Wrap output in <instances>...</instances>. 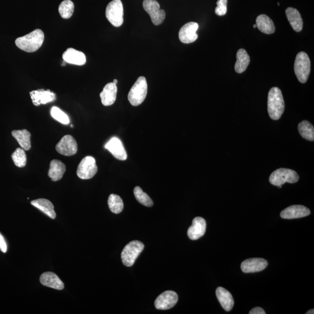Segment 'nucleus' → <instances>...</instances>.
<instances>
[{
	"mask_svg": "<svg viewBox=\"0 0 314 314\" xmlns=\"http://www.w3.org/2000/svg\"><path fill=\"white\" fill-rule=\"evenodd\" d=\"M31 97L34 106L51 103L56 99V95L50 90L40 89L30 92Z\"/></svg>",
	"mask_w": 314,
	"mask_h": 314,
	"instance_id": "16",
	"label": "nucleus"
},
{
	"mask_svg": "<svg viewBox=\"0 0 314 314\" xmlns=\"http://www.w3.org/2000/svg\"><path fill=\"white\" fill-rule=\"evenodd\" d=\"M113 83H114V84H116H116L118 83V80H117V79H114V80H113Z\"/></svg>",
	"mask_w": 314,
	"mask_h": 314,
	"instance_id": "38",
	"label": "nucleus"
},
{
	"mask_svg": "<svg viewBox=\"0 0 314 314\" xmlns=\"http://www.w3.org/2000/svg\"><path fill=\"white\" fill-rule=\"evenodd\" d=\"M298 180L299 176L296 171L286 168H279L273 171L269 179V182L276 186L283 185L285 183H295Z\"/></svg>",
	"mask_w": 314,
	"mask_h": 314,
	"instance_id": "6",
	"label": "nucleus"
},
{
	"mask_svg": "<svg viewBox=\"0 0 314 314\" xmlns=\"http://www.w3.org/2000/svg\"><path fill=\"white\" fill-rule=\"evenodd\" d=\"M0 250L2 252L5 253L7 251V244L6 243L5 238L0 233Z\"/></svg>",
	"mask_w": 314,
	"mask_h": 314,
	"instance_id": "35",
	"label": "nucleus"
},
{
	"mask_svg": "<svg viewBox=\"0 0 314 314\" xmlns=\"http://www.w3.org/2000/svg\"><path fill=\"white\" fill-rule=\"evenodd\" d=\"M307 314H314V310H310L308 311V312L306 313Z\"/></svg>",
	"mask_w": 314,
	"mask_h": 314,
	"instance_id": "37",
	"label": "nucleus"
},
{
	"mask_svg": "<svg viewBox=\"0 0 314 314\" xmlns=\"http://www.w3.org/2000/svg\"><path fill=\"white\" fill-rule=\"evenodd\" d=\"M74 4L71 0H65L61 3L58 11L63 19H69L72 16L74 11Z\"/></svg>",
	"mask_w": 314,
	"mask_h": 314,
	"instance_id": "30",
	"label": "nucleus"
},
{
	"mask_svg": "<svg viewBox=\"0 0 314 314\" xmlns=\"http://www.w3.org/2000/svg\"><path fill=\"white\" fill-rule=\"evenodd\" d=\"M286 15L293 30L297 32L301 31L303 28V20L299 11L296 8L289 7L286 9Z\"/></svg>",
	"mask_w": 314,
	"mask_h": 314,
	"instance_id": "21",
	"label": "nucleus"
},
{
	"mask_svg": "<svg viewBox=\"0 0 314 314\" xmlns=\"http://www.w3.org/2000/svg\"><path fill=\"white\" fill-rule=\"evenodd\" d=\"M66 63H67L65 62V61H63V63L61 64V65H62V66H65Z\"/></svg>",
	"mask_w": 314,
	"mask_h": 314,
	"instance_id": "39",
	"label": "nucleus"
},
{
	"mask_svg": "<svg viewBox=\"0 0 314 314\" xmlns=\"http://www.w3.org/2000/svg\"><path fill=\"white\" fill-rule=\"evenodd\" d=\"M228 0H218L217 7L215 8V14L218 16H223L227 13Z\"/></svg>",
	"mask_w": 314,
	"mask_h": 314,
	"instance_id": "34",
	"label": "nucleus"
},
{
	"mask_svg": "<svg viewBox=\"0 0 314 314\" xmlns=\"http://www.w3.org/2000/svg\"><path fill=\"white\" fill-rule=\"evenodd\" d=\"M311 213L309 209L301 205H294L284 209L281 213L283 219L292 220L308 216Z\"/></svg>",
	"mask_w": 314,
	"mask_h": 314,
	"instance_id": "15",
	"label": "nucleus"
},
{
	"mask_svg": "<svg viewBox=\"0 0 314 314\" xmlns=\"http://www.w3.org/2000/svg\"><path fill=\"white\" fill-rule=\"evenodd\" d=\"M216 295L221 306L226 311H231L234 305V299L231 293L223 287H218L216 290Z\"/></svg>",
	"mask_w": 314,
	"mask_h": 314,
	"instance_id": "22",
	"label": "nucleus"
},
{
	"mask_svg": "<svg viewBox=\"0 0 314 314\" xmlns=\"http://www.w3.org/2000/svg\"><path fill=\"white\" fill-rule=\"evenodd\" d=\"M12 135L16 140L22 149L28 151L31 148V134L26 129L14 130Z\"/></svg>",
	"mask_w": 314,
	"mask_h": 314,
	"instance_id": "26",
	"label": "nucleus"
},
{
	"mask_svg": "<svg viewBox=\"0 0 314 314\" xmlns=\"http://www.w3.org/2000/svg\"><path fill=\"white\" fill-rule=\"evenodd\" d=\"M282 185H279V186H278V188H282Z\"/></svg>",
	"mask_w": 314,
	"mask_h": 314,
	"instance_id": "40",
	"label": "nucleus"
},
{
	"mask_svg": "<svg viewBox=\"0 0 314 314\" xmlns=\"http://www.w3.org/2000/svg\"><path fill=\"white\" fill-rule=\"evenodd\" d=\"M66 171V166L60 160H52L49 165L48 176L52 181L56 182L63 178Z\"/></svg>",
	"mask_w": 314,
	"mask_h": 314,
	"instance_id": "23",
	"label": "nucleus"
},
{
	"mask_svg": "<svg viewBox=\"0 0 314 314\" xmlns=\"http://www.w3.org/2000/svg\"><path fill=\"white\" fill-rule=\"evenodd\" d=\"M51 115L52 118L61 124L63 125L69 124L70 121L68 115H66L59 108L57 107H52L51 110Z\"/></svg>",
	"mask_w": 314,
	"mask_h": 314,
	"instance_id": "33",
	"label": "nucleus"
},
{
	"mask_svg": "<svg viewBox=\"0 0 314 314\" xmlns=\"http://www.w3.org/2000/svg\"><path fill=\"white\" fill-rule=\"evenodd\" d=\"M142 6L149 15L154 25H159L165 18V12L160 9L159 3L156 0H144Z\"/></svg>",
	"mask_w": 314,
	"mask_h": 314,
	"instance_id": "9",
	"label": "nucleus"
},
{
	"mask_svg": "<svg viewBox=\"0 0 314 314\" xmlns=\"http://www.w3.org/2000/svg\"><path fill=\"white\" fill-rule=\"evenodd\" d=\"M117 94V86L112 83H109L104 86L100 93L102 104L104 106H111L115 103Z\"/></svg>",
	"mask_w": 314,
	"mask_h": 314,
	"instance_id": "20",
	"label": "nucleus"
},
{
	"mask_svg": "<svg viewBox=\"0 0 314 314\" xmlns=\"http://www.w3.org/2000/svg\"><path fill=\"white\" fill-rule=\"evenodd\" d=\"M250 314H266V313L265 312V311L261 308V307H255L252 308V309L250 311Z\"/></svg>",
	"mask_w": 314,
	"mask_h": 314,
	"instance_id": "36",
	"label": "nucleus"
},
{
	"mask_svg": "<svg viewBox=\"0 0 314 314\" xmlns=\"http://www.w3.org/2000/svg\"><path fill=\"white\" fill-rule=\"evenodd\" d=\"M105 148L109 150L116 159L121 161H125L127 159V153L123 143L121 140L116 137H113L110 139L105 145Z\"/></svg>",
	"mask_w": 314,
	"mask_h": 314,
	"instance_id": "13",
	"label": "nucleus"
},
{
	"mask_svg": "<svg viewBox=\"0 0 314 314\" xmlns=\"http://www.w3.org/2000/svg\"><path fill=\"white\" fill-rule=\"evenodd\" d=\"M256 27H257V26L255 24L253 25V28H255Z\"/></svg>",
	"mask_w": 314,
	"mask_h": 314,
	"instance_id": "41",
	"label": "nucleus"
},
{
	"mask_svg": "<svg viewBox=\"0 0 314 314\" xmlns=\"http://www.w3.org/2000/svg\"><path fill=\"white\" fill-rule=\"evenodd\" d=\"M133 193L134 194H135L136 200H138L141 204L148 206V207H151V206L153 205L154 204L153 200L148 196V194L142 191L141 188H140L139 186H136V187L134 188Z\"/></svg>",
	"mask_w": 314,
	"mask_h": 314,
	"instance_id": "31",
	"label": "nucleus"
},
{
	"mask_svg": "<svg viewBox=\"0 0 314 314\" xmlns=\"http://www.w3.org/2000/svg\"><path fill=\"white\" fill-rule=\"evenodd\" d=\"M284 110V101L281 90L277 87L269 90L267 97V111L273 120L281 118Z\"/></svg>",
	"mask_w": 314,
	"mask_h": 314,
	"instance_id": "2",
	"label": "nucleus"
},
{
	"mask_svg": "<svg viewBox=\"0 0 314 314\" xmlns=\"http://www.w3.org/2000/svg\"><path fill=\"white\" fill-rule=\"evenodd\" d=\"M144 248V244L141 241L138 240L130 241L122 250L121 253L122 263L125 266L132 267Z\"/></svg>",
	"mask_w": 314,
	"mask_h": 314,
	"instance_id": "5",
	"label": "nucleus"
},
{
	"mask_svg": "<svg viewBox=\"0 0 314 314\" xmlns=\"http://www.w3.org/2000/svg\"><path fill=\"white\" fill-rule=\"evenodd\" d=\"M15 165L19 168L25 167L27 162V157L24 150L17 148L11 156Z\"/></svg>",
	"mask_w": 314,
	"mask_h": 314,
	"instance_id": "32",
	"label": "nucleus"
},
{
	"mask_svg": "<svg viewBox=\"0 0 314 314\" xmlns=\"http://www.w3.org/2000/svg\"><path fill=\"white\" fill-rule=\"evenodd\" d=\"M97 166L95 159L92 156H87L78 164L77 173L81 179H92L97 173Z\"/></svg>",
	"mask_w": 314,
	"mask_h": 314,
	"instance_id": "8",
	"label": "nucleus"
},
{
	"mask_svg": "<svg viewBox=\"0 0 314 314\" xmlns=\"http://www.w3.org/2000/svg\"><path fill=\"white\" fill-rule=\"evenodd\" d=\"M206 222L202 217L195 218L192 222V225L188 231V235L190 239L196 240L203 236L206 231Z\"/></svg>",
	"mask_w": 314,
	"mask_h": 314,
	"instance_id": "17",
	"label": "nucleus"
},
{
	"mask_svg": "<svg viewBox=\"0 0 314 314\" xmlns=\"http://www.w3.org/2000/svg\"><path fill=\"white\" fill-rule=\"evenodd\" d=\"M110 210L113 213L118 214L121 213L124 209V203L120 196L118 195L110 194L108 200Z\"/></svg>",
	"mask_w": 314,
	"mask_h": 314,
	"instance_id": "29",
	"label": "nucleus"
},
{
	"mask_svg": "<svg viewBox=\"0 0 314 314\" xmlns=\"http://www.w3.org/2000/svg\"><path fill=\"white\" fill-rule=\"evenodd\" d=\"M294 69L299 82H306L310 74L311 61L309 57L305 52H299L297 55Z\"/></svg>",
	"mask_w": 314,
	"mask_h": 314,
	"instance_id": "4",
	"label": "nucleus"
},
{
	"mask_svg": "<svg viewBox=\"0 0 314 314\" xmlns=\"http://www.w3.org/2000/svg\"><path fill=\"white\" fill-rule=\"evenodd\" d=\"M237 61L235 63V71L241 74L246 71L250 63V58L245 49H238L236 54Z\"/></svg>",
	"mask_w": 314,
	"mask_h": 314,
	"instance_id": "27",
	"label": "nucleus"
},
{
	"mask_svg": "<svg viewBox=\"0 0 314 314\" xmlns=\"http://www.w3.org/2000/svg\"><path fill=\"white\" fill-rule=\"evenodd\" d=\"M256 26L261 32L267 34H272L275 31V26L272 20L266 15H260L256 19Z\"/></svg>",
	"mask_w": 314,
	"mask_h": 314,
	"instance_id": "24",
	"label": "nucleus"
},
{
	"mask_svg": "<svg viewBox=\"0 0 314 314\" xmlns=\"http://www.w3.org/2000/svg\"><path fill=\"white\" fill-rule=\"evenodd\" d=\"M146 78L141 77L138 78L128 94V100L133 106H138L145 100L147 94Z\"/></svg>",
	"mask_w": 314,
	"mask_h": 314,
	"instance_id": "3",
	"label": "nucleus"
},
{
	"mask_svg": "<svg viewBox=\"0 0 314 314\" xmlns=\"http://www.w3.org/2000/svg\"><path fill=\"white\" fill-rule=\"evenodd\" d=\"M106 16L109 21L115 27H119L124 23V7L121 0H113L108 4Z\"/></svg>",
	"mask_w": 314,
	"mask_h": 314,
	"instance_id": "7",
	"label": "nucleus"
},
{
	"mask_svg": "<svg viewBox=\"0 0 314 314\" xmlns=\"http://www.w3.org/2000/svg\"><path fill=\"white\" fill-rule=\"evenodd\" d=\"M55 148L58 153L63 156H72L77 153L78 144L72 136L65 135L58 142Z\"/></svg>",
	"mask_w": 314,
	"mask_h": 314,
	"instance_id": "11",
	"label": "nucleus"
},
{
	"mask_svg": "<svg viewBox=\"0 0 314 314\" xmlns=\"http://www.w3.org/2000/svg\"><path fill=\"white\" fill-rule=\"evenodd\" d=\"M45 34L40 29L31 31L23 37L17 38L16 40V46L22 50L28 52L36 51L42 47Z\"/></svg>",
	"mask_w": 314,
	"mask_h": 314,
	"instance_id": "1",
	"label": "nucleus"
},
{
	"mask_svg": "<svg viewBox=\"0 0 314 314\" xmlns=\"http://www.w3.org/2000/svg\"><path fill=\"white\" fill-rule=\"evenodd\" d=\"M178 301V296L173 291L168 290L162 293L155 301V307L157 310H167L173 308Z\"/></svg>",
	"mask_w": 314,
	"mask_h": 314,
	"instance_id": "10",
	"label": "nucleus"
},
{
	"mask_svg": "<svg viewBox=\"0 0 314 314\" xmlns=\"http://www.w3.org/2000/svg\"><path fill=\"white\" fill-rule=\"evenodd\" d=\"M199 28V24L194 22L187 23L183 26L182 28L180 29L179 33L180 42L185 44L194 42L198 38L196 31Z\"/></svg>",
	"mask_w": 314,
	"mask_h": 314,
	"instance_id": "12",
	"label": "nucleus"
},
{
	"mask_svg": "<svg viewBox=\"0 0 314 314\" xmlns=\"http://www.w3.org/2000/svg\"><path fill=\"white\" fill-rule=\"evenodd\" d=\"M40 281L44 286L52 289L61 290L64 288V284L55 273L51 272L43 273L40 276Z\"/></svg>",
	"mask_w": 314,
	"mask_h": 314,
	"instance_id": "19",
	"label": "nucleus"
},
{
	"mask_svg": "<svg viewBox=\"0 0 314 314\" xmlns=\"http://www.w3.org/2000/svg\"><path fill=\"white\" fill-rule=\"evenodd\" d=\"M298 129L300 135L307 141H314V128L312 124L307 121H303L299 124Z\"/></svg>",
	"mask_w": 314,
	"mask_h": 314,
	"instance_id": "28",
	"label": "nucleus"
},
{
	"mask_svg": "<svg viewBox=\"0 0 314 314\" xmlns=\"http://www.w3.org/2000/svg\"><path fill=\"white\" fill-rule=\"evenodd\" d=\"M63 58L66 63L76 65H83L86 63V55L83 52L72 48H68L63 52Z\"/></svg>",
	"mask_w": 314,
	"mask_h": 314,
	"instance_id": "18",
	"label": "nucleus"
},
{
	"mask_svg": "<svg viewBox=\"0 0 314 314\" xmlns=\"http://www.w3.org/2000/svg\"><path fill=\"white\" fill-rule=\"evenodd\" d=\"M31 204L40 209L51 219H55L56 217L54 206L50 201L45 199H37L31 201Z\"/></svg>",
	"mask_w": 314,
	"mask_h": 314,
	"instance_id": "25",
	"label": "nucleus"
},
{
	"mask_svg": "<svg viewBox=\"0 0 314 314\" xmlns=\"http://www.w3.org/2000/svg\"><path fill=\"white\" fill-rule=\"evenodd\" d=\"M267 264V261L264 258H250L242 262L241 269L244 273L258 272L266 269Z\"/></svg>",
	"mask_w": 314,
	"mask_h": 314,
	"instance_id": "14",
	"label": "nucleus"
}]
</instances>
